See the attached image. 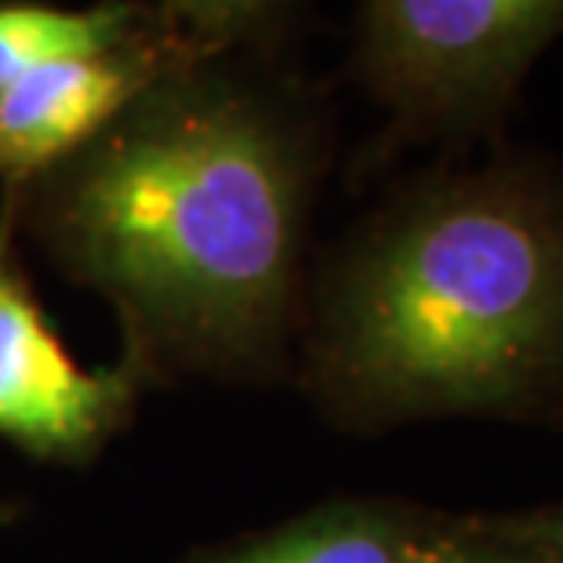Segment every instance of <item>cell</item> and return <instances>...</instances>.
<instances>
[{
    "label": "cell",
    "mask_w": 563,
    "mask_h": 563,
    "mask_svg": "<svg viewBox=\"0 0 563 563\" xmlns=\"http://www.w3.org/2000/svg\"><path fill=\"white\" fill-rule=\"evenodd\" d=\"M443 517L393 501H331L194 563H429Z\"/></svg>",
    "instance_id": "obj_6"
},
{
    "label": "cell",
    "mask_w": 563,
    "mask_h": 563,
    "mask_svg": "<svg viewBox=\"0 0 563 563\" xmlns=\"http://www.w3.org/2000/svg\"><path fill=\"white\" fill-rule=\"evenodd\" d=\"M208 58L157 15L113 52L44 66L0 91V183L22 189L84 150L167 69Z\"/></svg>",
    "instance_id": "obj_5"
},
{
    "label": "cell",
    "mask_w": 563,
    "mask_h": 563,
    "mask_svg": "<svg viewBox=\"0 0 563 563\" xmlns=\"http://www.w3.org/2000/svg\"><path fill=\"white\" fill-rule=\"evenodd\" d=\"M495 531H501L512 542L534 545L542 553L556 556L563 563V509H542V512H527V517H495Z\"/></svg>",
    "instance_id": "obj_10"
},
{
    "label": "cell",
    "mask_w": 563,
    "mask_h": 563,
    "mask_svg": "<svg viewBox=\"0 0 563 563\" xmlns=\"http://www.w3.org/2000/svg\"><path fill=\"white\" fill-rule=\"evenodd\" d=\"M19 189L0 197V440L84 465L135 418L153 378L135 361L88 371L47 320L19 258Z\"/></svg>",
    "instance_id": "obj_4"
},
{
    "label": "cell",
    "mask_w": 563,
    "mask_h": 563,
    "mask_svg": "<svg viewBox=\"0 0 563 563\" xmlns=\"http://www.w3.org/2000/svg\"><path fill=\"white\" fill-rule=\"evenodd\" d=\"M556 37L563 0H361L350 66L386 113L367 161L498 135Z\"/></svg>",
    "instance_id": "obj_3"
},
{
    "label": "cell",
    "mask_w": 563,
    "mask_h": 563,
    "mask_svg": "<svg viewBox=\"0 0 563 563\" xmlns=\"http://www.w3.org/2000/svg\"><path fill=\"white\" fill-rule=\"evenodd\" d=\"M429 563H560L534 545L512 542L490 520H448Z\"/></svg>",
    "instance_id": "obj_9"
},
{
    "label": "cell",
    "mask_w": 563,
    "mask_h": 563,
    "mask_svg": "<svg viewBox=\"0 0 563 563\" xmlns=\"http://www.w3.org/2000/svg\"><path fill=\"white\" fill-rule=\"evenodd\" d=\"M328 167L313 95L189 58L88 146L19 189V222L113 306L124 356L175 375L277 378L306 313L309 214Z\"/></svg>",
    "instance_id": "obj_1"
},
{
    "label": "cell",
    "mask_w": 563,
    "mask_h": 563,
    "mask_svg": "<svg viewBox=\"0 0 563 563\" xmlns=\"http://www.w3.org/2000/svg\"><path fill=\"white\" fill-rule=\"evenodd\" d=\"M153 22L157 11L139 0H102L91 8L0 0V91L44 66L113 52Z\"/></svg>",
    "instance_id": "obj_7"
},
{
    "label": "cell",
    "mask_w": 563,
    "mask_h": 563,
    "mask_svg": "<svg viewBox=\"0 0 563 563\" xmlns=\"http://www.w3.org/2000/svg\"><path fill=\"white\" fill-rule=\"evenodd\" d=\"M306 386L334 422L527 415L563 389V164L498 153L397 189L313 291Z\"/></svg>",
    "instance_id": "obj_2"
},
{
    "label": "cell",
    "mask_w": 563,
    "mask_h": 563,
    "mask_svg": "<svg viewBox=\"0 0 563 563\" xmlns=\"http://www.w3.org/2000/svg\"><path fill=\"white\" fill-rule=\"evenodd\" d=\"M302 4L306 0H161L157 15L208 58H225L233 47L266 52L280 44Z\"/></svg>",
    "instance_id": "obj_8"
}]
</instances>
